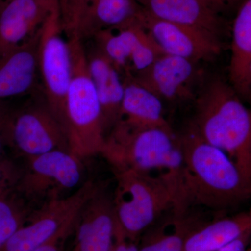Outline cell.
<instances>
[{
	"instance_id": "6da1fadb",
	"label": "cell",
	"mask_w": 251,
	"mask_h": 251,
	"mask_svg": "<svg viewBox=\"0 0 251 251\" xmlns=\"http://www.w3.org/2000/svg\"><path fill=\"white\" fill-rule=\"evenodd\" d=\"M179 138L184 162L185 213L191 206L223 212L251 197V183L244 179L226 153L201 139L192 126L189 125Z\"/></svg>"
},
{
	"instance_id": "7a4b0ae2",
	"label": "cell",
	"mask_w": 251,
	"mask_h": 251,
	"mask_svg": "<svg viewBox=\"0 0 251 251\" xmlns=\"http://www.w3.org/2000/svg\"><path fill=\"white\" fill-rule=\"evenodd\" d=\"M100 155L114 172L131 170L166 181L176 196V212L184 213L183 153L171 127L133 130L115 125Z\"/></svg>"
},
{
	"instance_id": "3957f363",
	"label": "cell",
	"mask_w": 251,
	"mask_h": 251,
	"mask_svg": "<svg viewBox=\"0 0 251 251\" xmlns=\"http://www.w3.org/2000/svg\"><path fill=\"white\" fill-rule=\"evenodd\" d=\"M201 139L224 151L251 183V115L232 86L214 79L196 100L190 124Z\"/></svg>"
},
{
	"instance_id": "277c9868",
	"label": "cell",
	"mask_w": 251,
	"mask_h": 251,
	"mask_svg": "<svg viewBox=\"0 0 251 251\" xmlns=\"http://www.w3.org/2000/svg\"><path fill=\"white\" fill-rule=\"evenodd\" d=\"M72 75L65 103V129L71 152L82 160L100 154L105 145L101 108L89 74L84 42L68 39Z\"/></svg>"
},
{
	"instance_id": "5b68a950",
	"label": "cell",
	"mask_w": 251,
	"mask_h": 251,
	"mask_svg": "<svg viewBox=\"0 0 251 251\" xmlns=\"http://www.w3.org/2000/svg\"><path fill=\"white\" fill-rule=\"evenodd\" d=\"M114 173L115 221L127 237L138 241L165 212L176 210V196L166 181L131 170Z\"/></svg>"
},
{
	"instance_id": "8992f818",
	"label": "cell",
	"mask_w": 251,
	"mask_h": 251,
	"mask_svg": "<svg viewBox=\"0 0 251 251\" xmlns=\"http://www.w3.org/2000/svg\"><path fill=\"white\" fill-rule=\"evenodd\" d=\"M4 143L20 156L31 158L54 150H69L65 130L49 108L42 90L22 106L0 115Z\"/></svg>"
},
{
	"instance_id": "52a82bcc",
	"label": "cell",
	"mask_w": 251,
	"mask_h": 251,
	"mask_svg": "<svg viewBox=\"0 0 251 251\" xmlns=\"http://www.w3.org/2000/svg\"><path fill=\"white\" fill-rule=\"evenodd\" d=\"M82 161L67 150L26 158L16 192L30 206L64 197L82 181Z\"/></svg>"
},
{
	"instance_id": "ba28073f",
	"label": "cell",
	"mask_w": 251,
	"mask_h": 251,
	"mask_svg": "<svg viewBox=\"0 0 251 251\" xmlns=\"http://www.w3.org/2000/svg\"><path fill=\"white\" fill-rule=\"evenodd\" d=\"M38 61L41 90L51 111L66 131L65 103L72 80V59L58 7L52 9L41 26Z\"/></svg>"
},
{
	"instance_id": "9c48e42d",
	"label": "cell",
	"mask_w": 251,
	"mask_h": 251,
	"mask_svg": "<svg viewBox=\"0 0 251 251\" xmlns=\"http://www.w3.org/2000/svg\"><path fill=\"white\" fill-rule=\"evenodd\" d=\"M88 181L73 194L33 209L0 251H31L62 229L75 224L81 208L95 189Z\"/></svg>"
},
{
	"instance_id": "30bf717a",
	"label": "cell",
	"mask_w": 251,
	"mask_h": 251,
	"mask_svg": "<svg viewBox=\"0 0 251 251\" xmlns=\"http://www.w3.org/2000/svg\"><path fill=\"white\" fill-rule=\"evenodd\" d=\"M97 48L123 75H133L165 54L138 19L99 31L92 38Z\"/></svg>"
},
{
	"instance_id": "8fae6325",
	"label": "cell",
	"mask_w": 251,
	"mask_h": 251,
	"mask_svg": "<svg viewBox=\"0 0 251 251\" xmlns=\"http://www.w3.org/2000/svg\"><path fill=\"white\" fill-rule=\"evenodd\" d=\"M138 19L165 54L197 64L201 60L214 59L222 50L221 41L209 33L191 26L158 19L143 8Z\"/></svg>"
},
{
	"instance_id": "7c38bea8",
	"label": "cell",
	"mask_w": 251,
	"mask_h": 251,
	"mask_svg": "<svg viewBox=\"0 0 251 251\" xmlns=\"http://www.w3.org/2000/svg\"><path fill=\"white\" fill-rule=\"evenodd\" d=\"M131 76L160 100L176 102L194 97L199 73L196 63L163 54L146 69Z\"/></svg>"
},
{
	"instance_id": "4fadbf2b",
	"label": "cell",
	"mask_w": 251,
	"mask_h": 251,
	"mask_svg": "<svg viewBox=\"0 0 251 251\" xmlns=\"http://www.w3.org/2000/svg\"><path fill=\"white\" fill-rule=\"evenodd\" d=\"M115 231L112 197L97 184L77 216L73 251H108Z\"/></svg>"
},
{
	"instance_id": "5bb4252c",
	"label": "cell",
	"mask_w": 251,
	"mask_h": 251,
	"mask_svg": "<svg viewBox=\"0 0 251 251\" xmlns=\"http://www.w3.org/2000/svg\"><path fill=\"white\" fill-rule=\"evenodd\" d=\"M55 7L57 0H1L0 59L34 35Z\"/></svg>"
},
{
	"instance_id": "9a60e30c",
	"label": "cell",
	"mask_w": 251,
	"mask_h": 251,
	"mask_svg": "<svg viewBox=\"0 0 251 251\" xmlns=\"http://www.w3.org/2000/svg\"><path fill=\"white\" fill-rule=\"evenodd\" d=\"M40 31L41 28L0 59V100L30 96L41 90L38 61Z\"/></svg>"
},
{
	"instance_id": "2e32d148",
	"label": "cell",
	"mask_w": 251,
	"mask_h": 251,
	"mask_svg": "<svg viewBox=\"0 0 251 251\" xmlns=\"http://www.w3.org/2000/svg\"><path fill=\"white\" fill-rule=\"evenodd\" d=\"M153 17L191 26L221 41L227 29L226 20L198 0H135Z\"/></svg>"
},
{
	"instance_id": "e0dca14e",
	"label": "cell",
	"mask_w": 251,
	"mask_h": 251,
	"mask_svg": "<svg viewBox=\"0 0 251 251\" xmlns=\"http://www.w3.org/2000/svg\"><path fill=\"white\" fill-rule=\"evenodd\" d=\"M85 49L87 69L98 97L105 134L118 119L125 92L123 77L118 69L96 46Z\"/></svg>"
},
{
	"instance_id": "ac0fdd59",
	"label": "cell",
	"mask_w": 251,
	"mask_h": 251,
	"mask_svg": "<svg viewBox=\"0 0 251 251\" xmlns=\"http://www.w3.org/2000/svg\"><path fill=\"white\" fill-rule=\"evenodd\" d=\"M122 77L125 92L115 125L133 130L171 127L163 117L162 100L137 83L131 75Z\"/></svg>"
},
{
	"instance_id": "d6986e66",
	"label": "cell",
	"mask_w": 251,
	"mask_h": 251,
	"mask_svg": "<svg viewBox=\"0 0 251 251\" xmlns=\"http://www.w3.org/2000/svg\"><path fill=\"white\" fill-rule=\"evenodd\" d=\"M232 53L229 66L230 85L240 98L251 93V0L238 8L232 27Z\"/></svg>"
},
{
	"instance_id": "ffe728a7",
	"label": "cell",
	"mask_w": 251,
	"mask_h": 251,
	"mask_svg": "<svg viewBox=\"0 0 251 251\" xmlns=\"http://www.w3.org/2000/svg\"><path fill=\"white\" fill-rule=\"evenodd\" d=\"M251 211L198 224L185 239L182 251H218L238 238L251 234Z\"/></svg>"
},
{
	"instance_id": "44dd1931",
	"label": "cell",
	"mask_w": 251,
	"mask_h": 251,
	"mask_svg": "<svg viewBox=\"0 0 251 251\" xmlns=\"http://www.w3.org/2000/svg\"><path fill=\"white\" fill-rule=\"evenodd\" d=\"M141 9L135 0H88L78 38L84 42L99 31L134 22Z\"/></svg>"
},
{
	"instance_id": "7402d4cb",
	"label": "cell",
	"mask_w": 251,
	"mask_h": 251,
	"mask_svg": "<svg viewBox=\"0 0 251 251\" xmlns=\"http://www.w3.org/2000/svg\"><path fill=\"white\" fill-rule=\"evenodd\" d=\"M192 217L175 215L147 235L138 251H182L185 239L196 226Z\"/></svg>"
},
{
	"instance_id": "603a6c76",
	"label": "cell",
	"mask_w": 251,
	"mask_h": 251,
	"mask_svg": "<svg viewBox=\"0 0 251 251\" xmlns=\"http://www.w3.org/2000/svg\"><path fill=\"white\" fill-rule=\"evenodd\" d=\"M32 209L16 191L0 198V251Z\"/></svg>"
},
{
	"instance_id": "cb8c5ba5",
	"label": "cell",
	"mask_w": 251,
	"mask_h": 251,
	"mask_svg": "<svg viewBox=\"0 0 251 251\" xmlns=\"http://www.w3.org/2000/svg\"><path fill=\"white\" fill-rule=\"evenodd\" d=\"M87 1L88 0H57L61 24L67 39L78 38Z\"/></svg>"
},
{
	"instance_id": "d4e9b609",
	"label": "cell",
	"mask_w": 251,
	"mask_h": 251,
	"mask_svg": "<svg viewBox=\"0 0 251 251\" xmlns=\"http://www.w3.org/2000/svg\"><path fill=\"white\" fill-rule=\"evenodd\" d=\"M21 171L14 162L0 158V198L16 191Z\"/></svg>"
},
{
	"instance_id": "484cf974",
	"label": "cell",
	"mask_w": 251,
	"mask_h": 251,
	"mask_svg": "<svg viewBox=\"0 0 251 251\" xmlns=\"http://www.w3.org/2000/svg\"><path fill=\"white\" fill-rule=\"evenodd\" d=\"M74 226L75 224L68 226L49 241L31 251H64L68 238L71 234H74Z\"/></svg>"
},
{
	"instance_id": "4316f807",
	"label": "cell",
	"mask_w": 251,
	"mask_h": 251,
	"mask_svg": "<svg viewBox=\"0 0 251 251\" xmlns=\"http://www.w3.org/2000/svg\"><path fill=\"white\" fill-rule=\"evenodd\" d=\"M138 241L127 237L115 222V237L108 251H138Z\"/></svg>"
},
{
	"instance_id": "83f0119b",
	"label": "cell",
	"mask_w": 251,
	"mask_h": 251,
	"mask_svg": "<svg viewBox=\"0 0 251 251\" xmlns=\"http://www.w3.org/2000/svg\"><path fill=\"white\" fill-rule=\"evenodd\" d=\"M198 1L206 5L216 13L223 16V13L232 9L237 4H241L244 0H198Z\"/></svg>"
},
{
	"instance_id": "f1b7e54d",
	"label": "cell",
	"mask_w": 251,
	"mask_h": 251,
	"mask_svg": "<svg viewBox=\"0 0 251 251\" xmlns=\"http://www.w3.org/2000/svg\"><path fill=\"white\" fill-rule=\"evenodd\" d=\"M250 234H246L242 237L238 238L233 242L229 243L227 245L221 248L218 251H245L246 242Z\"/></svg>"
},
{
	"instance_id": "f546056e",
	"label": "cell",
	"mask_w": 251,
	"mask_h": 251,
	"mask_svg": "<svg viewBox=\"0 0 251 251\" xmlns=\"http://www.w3.org/2000/svg\"><path fill=\"white\" fill-rule=\"evenodd\" d=\"M4 138H3L2 133H1V127H0V155H1V151H2L3 147L4 145Z\"/></svg>"
},
{
	"instance_id": "4dcf8cb0",
	"label": "cell",
	"mask_w": 251,
	"mask_h": 251,
	"mask_svg": "<svg viewBox=\"0 0 251 251\" xmlns=\"http://www.w3.org/2000/svg\"><path fill=\"white\" fill-rule=\"evenodd\" d=\"M1 0H0V2H1Z\"/></svg>"
},
{
	"instance_id": "1f68e13d",
	"label": "cell",
	"mask_w": 251,
	"mask_h": 251,
	"mask_svg": "<svg viewBox=\"0 0 251 251\" xmlns=\"http://www.w3.org/2000/svg\"><path fill=\"white\" fill-rule=\"evenodd\" d=\"M250 251V250H249V251Z\"/></svg>"
}]
</instances>
